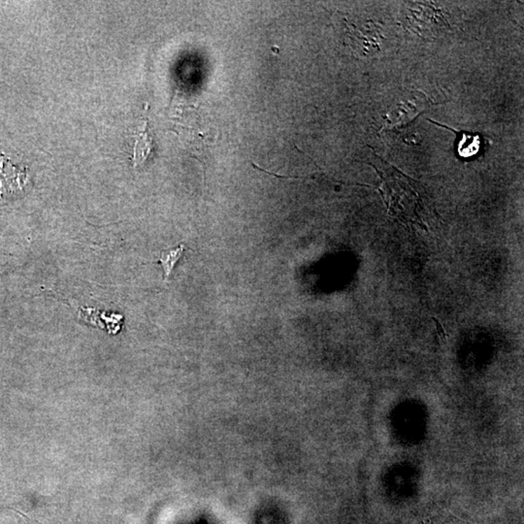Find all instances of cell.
<instances>
[{
  "label": "cell",
  "mask_w": 524,
  "mask_h": 524,
  "mask_svg": "<svg viewBox=\"0 0 524 524\" xmlns=\"http://www.w3.org/2000/svg\"><path fill=\"white\" fill-rule=\"evenodd\" d=\"M455 133V151L458 158L462 160H472L481 156L483 152V137L478 133L465 132L451 130Z\"/></svg>",
  "instance_id": "cell-1"
},
{
  "label": "cell",
  "mask_w": 524,
  "mask_h": 524,
  "mask_svg": "<svg viewBox=\"0 0 524 524\" xmlns=\"http://www.w3.org/2000/svg\"><path fill=\"white\" fill-rule=\"evenodd\" d=\"M153 138L149 134L148 121L145 123L141 132L138 133L134 147L133 165L134 167L143 165L153 153Z\"/></svg>",
  "instance_id": "cell-2"
},
{
  "label": "cell",
  "mask_w": 524,
  "mask_h": 524,
  "mask_svg": "<svg viewBox=\"0 0 524 524\" xmlns=\"http://www.w3.org/2000/svg\"><path fill=\"white\" fill-rule=\"evenodd\" d=\"M184 245H180L179 247L174 249L166 250L160 252V263L165 272V279L167 280L171 275L173 269L178 261L181 259L182 252H184Z\"/></svg>",
  "instance_id": "cell-3"
},
{
  "label": "cell",
  "mask_w": 524,
  "mask_h": 524,
  "mask_svg": "<svg viewBox=\"0 0 524 524\" xmlns=\"http://www.w3.org/2000/svg\"><path fill=\"white\" fill-rule=\"evenodd\" d=\"M432 320H434L435 324H436L437 331H438L439 335L441 336V338L443 339L444 341H446V333H444L443 326H442L439 320H437L436 318H432Z\"/></svg>",
  "instance_id": "cell-4"
}]
</instances>
